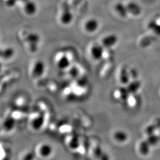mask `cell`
<instances>
[{
	"mask_svg": "<svg viewBox=\"0 0 160 160\" xmlns=\"http://www.w3.org/2000/svg\"><path fill=\"white\" fill-rule=\"evenodd\" d=\"M117 42L118 38L115 34H108L102 39L101 44L104 48H110L115 45Z\"/></svg>",
	"mask_w": 160,
	"mask_h": 160,
	"instance_id": "obj_3",
	"label": "cell"
},
{
	"mask_svg": "<svg viewBox=\"0 0 160 160\" xmlns=\"http://www.w3.org/2000/svg\"><path fill=\"white\" fill-rule=\"evenodd\" d=\"M39 154L42 157H48L52 153V148L48 144H42L39 148Z\"/></svg>",
	"mask_w": 160,
	"mask_h": 160,
	"instance_id": "obj_7",
	"label": "cell"
},
{
	"mask_svg": "<svg viewBox=\"0 0 160 160\" xmlns=\"http://www.w3.org/2000/svg\"><path fill=\"white\" fill-rule=\"evenodd\" d=\"M14 54V49L12 48H6L1 51V58L4 59H8Z\"/></svg>",
	"mask_w": 160,
	"mask_h": 160,
	"instance_id": "obj_10",
	"label": "cell"
},
{
	"mask_svg": "<svg viewBox=\"0 0 160 160\" xmlns=\"http://www.w3.org/2000/svg\"><path fill=\"white\" fill-rule=\"evenodd\" d=\"M60 21L63 24H68L72 20V14L69 9L63 10L60 15Z\"/></svg>",
	"mask_w": 160,
	"mask_h": 160,
	"instance_id": "obj_5",
	"label": "cell"
},
{
	"mask_svg": "<svg viewBox=\"0 0 160 160\" xmlns=\"http://www.w3.org/2000/svg\"><path fill=\"white\" fill-rule=\"evenodd\" d=\"M104 48L102 44L94 43L90 49V55L94 59L100 60L104 56Z\"/></svg>",
	"mask_w": 160,
	"mask_h": 160,
	"instance_id": "obj_1",
	"label": "cell"
},
{
	"mask_svg": "<svg viewBox=\"0 0 160 160\" xmlns=\"http://www.w3.org/2000/svg\"><path fill=\"white\" fill-rule=\"evenodd\" d=\"M45 71V65L41 61H38L34 63L32 69V75L34 77H40Z\"/></svg>",
	"mask_w": 160,
	"mask_h": 160,
	"instance_id": "obj_4",
	"label": "cell"
},
{
	"mask_svg": "<svg viewBox=\"0 0 160 160\" xmlns=\"http://www.w3.org/2000/svg\"><path fill=\"white\" fill-rule=\"evenodd\" d=\"M23 160H34V157L29 152L24 156Z\"/></svg>",
	"mask_w": 160,
	"mask_h": 160,
	"instance_id": "obj_12",
	"label": "cell"
},
{
	"mask_svg": "<svg viewBox=\"0 0 160 160\" xmlns=\"http://www.w3.org/2000/svg\"><path fill=\"white\" fill-rule=\"evenodd\" d=\"M23 10L28 15H33L37 11V6L33 1L29 0L25 2Z\"/></svg>",
	"mask_w": 160,
	"mask_h": 160,
	"instance_id": "obj_6",
	"label": "cell"
},
{
	"mask_svg": "<svg viewBox=\"0 0 160 160\" xmlns=\"http://www.w3.org/2000/svg\"><path fill=\"white\" fill-rule=\"evenodd\" d=\"M69 65L68 59L65 56H62V57L61 58L58 62V66L59 68H66L67 67V66Z\"/></svg>",
	"mask_w": 160,
	"mask_h": 160,
	"instance_id": "obj_11",
	"label": "cell"
},
{
	"mask_svg": "<svg viewBox=\"0 0 160 160\" xmlns=\"http://www.w3.org/2000/svg\"><path fill=\"white\" fill-rule=\"evenodd\" d=\"M126 10L128 14H131L132 15H138L140 12V8L137 4L133 2L128 3L126 6Z\"/></svg>",
	"mask_w": 160,
	"mask_h": 160,
	"instance_id": "obj_8",
	"label": "cell"
},
{
	"mask_svg": "<svg viewBox=\"0 0 160 160\" xmlns=\"http://www.w3.org/2000/svg\"><path fill=\"white\" fill-rule=\"evenodd\" d=\"M114 10L121 17H125L128 14L126 10V6H124L120 2L117 3L114 6Z\"/></svg>",
	"mask_w": 160,
	"mask_h": 160,
	"instance_id": "obj_9",
	"label": "cell"
},
{
	"mask_svg": "<svg viewBox=\"0 0 160 160\" xmlns=\"http://www.w3.org/2000/svg\"><path fill=\"white\" fill-rule=\"evenodd\" d=\"M99 27V23L96 18H90L84 23V28L87 33H92L95 32Z\"/></svg>",
	"mask_w": 160,
	"mask_h": 160,
	"instance_id": "obj_2",
	"label": "cell"
}]
</instances>
